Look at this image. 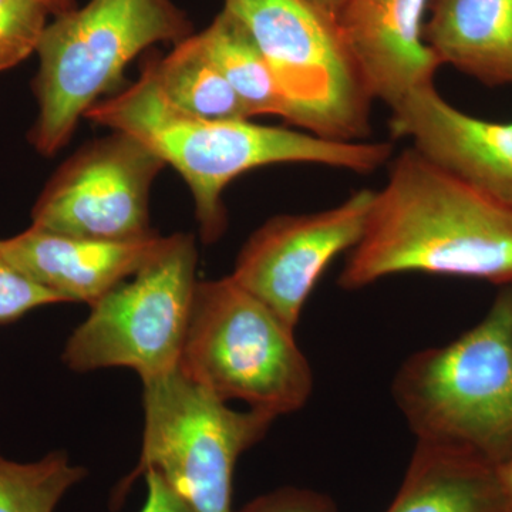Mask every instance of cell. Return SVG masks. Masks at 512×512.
Here are the masks:
<instances>
[{
    "mask_svg": "<svg viewBox=\"0 0 512 512\" xmlns=\"http://www.w3.org/2000/svg\"><path fill=\"white\" fill-rule=\"evenodd\" d=\"M164 167L137 138L111 131L60 165L33 207L32 225L99 241L150 237L151 188Z\"/></svg>",
    "mask_w": 512,
    "mask_h": 512,
    "instance_id": "9c48e42d",
    "label": "cell"
},
{
    "mask_svg": "<svg viewBox=\"0 0 512 512\" xmlns=\"http://www.w3.org/2000/svg\"><path fill=\"white\" fill-rule=\"evenodd\" d=\"M200 37L205 52L217 64L249 116H278L289 120V106L275 74L245 26L222 9Z\"/></svg>",
    "mask_w": 512,
    "mask_h": 512,
    "instance_id": "e0dca14e",
    "label": "cell"
},
{
    "mask_svg": "<svg viewBox=\"0 0 512 512\" xmlns=\"http://www.w3.org/2000/svg\"><path fill=\"white\" fill-rule=\"evenodd\" d=\"M140 460L117 487L120 503L147 470H157L194 512H235L232 483L239 457L264 439L276 417L237 412L180 369L144 380Z\"/></svg>",
    "mask_w": 512,
    "mask_h": 512,
    "instance_id": "8992f818",
    "label": "cell"
},
{
    "mask_svg": "<svg viewBox=\"0 0 512 512\" xmlns=\"http://www.w3.org/2000/svg\"><path fill=\"white\" fill-rule=\"evenodd\" d=\"M53 303L63 302L16 268L0 248V325L16 322L26 313Z\"/></svg>",
    "mask_w": 512,
    "mask_h": 512,
    "instance_id": "ffe728a7",
    "label": "cell"
},
{
    "mask_svg": "<svg viewBox=\"0 0 512 512\" xmlns=\"http://www.w3.org/2000/svg\"><path fill=\"white\" fill-rule=\"evenodd\" d=\"M306 2L312 5L316 10H319L326 18L332 19L333 22L338 23L340 15H342L349 0H306Z\"/></svg>",
    "mask_w": 512,
    "mask_h": 512,
    "instance_id": "603a6c76",
    "label": "cell"
},
{
    "mask_svg": "<svg viewBox=\"0 0 512 512\" xmlns=\"http://www.w3.org/2000/svg\"><path fill=\"white\" fill-rule=\"evenodd\" d=\"M275 74L293 126L315 136L360 141L373 97L339 25L306 0H224Z\"/></svg>",
    "mask_w": 512,
    "mask_h": 512,
    "instance_id": "52a82bcc",
    "label": "cell"
},
{
    "mask_svg": "<svg viewBox=\"0 0 512 512\" xmlns=\"http://www.w3.org/2000/svg\"><path fill=\"white\" fill-rule=\"evenodd\" d=\"M197 264L194 235L163 237L136 274L94 303L89 318L67 339L64 365L79 373L128 367L143 382L177 369Z\"/></svg>",
    "mask_w": 512,
    "mask_h": 512,
    "instance_id": "ba28073f",
    "label": "cell"
},
{
    "mask_svg": "<svg viewBox=\"0 0 512 512\" xmlns=\"http://www.w3.org/2000/svg\"><path fill=\"white\" fill-rule=\"evenodd\" d=\"M497 476L507 501L508 512H512V454L503 463L498 464Z\"/></svg>",
    "mask_w": 512,
    "mask_h": 512,
    "instance_id": "cb8c5ba5",
    "label": "cell"
},
{
    "mask_svg": "<svg viewBox=\"0 0 512 512\" xmlns=\"http://www.w3.org/2000/svg\"><path fill=\"white\" fill-rule=\"evenodd\" d=\"M191 35V20L173 0H90L56 16L36 52L33 147L47 157L59 153L87 111L120 86L131 60Z\"/></svg>",
    "mask_w": 512,
    "mask_h": 512,
    "instance_id": "277c9868",
    "label": "cell"
},
{
    "mask_svg": "<svg viewBox=\"0 0 512 512\" xmlns=\"http://www.w3.org/2000/svg\"><path fill=\"white\" fill-rule=\"evenodd\" d=\"M431 0H349L340 35L373 100L393 109L414 90L434 84L439 57L424 42Z\"/></svg>",
    "mask_w": 512,
    "mask_h": 512,
    "instance_id": "7c38bea8",
    "label": "cell"
},
{
    "mask_svg": "<svg viewBox=\"0 0 512 512\" xmlns=\"http://www.w3.org/2000/svg\"><path fill=\"white\" fill-rule=\"evenodd\" d=\"M373 197L366 188L329 210L272 217L239 251L232 278L296 329L330 262L362 238Z\"/></svg>",
    "mask_w": 512,
    "mask_h": 512,
    "instance_id": "30bf717a",
    "label": "cell"
},
{
    "mask_svg": "<svg viewBox=\"0 0 512 512\" xmlns=\"http://www.w3.org/2000/svg\"><path fill=\"white\" fill-rule=\"evenodd\" d=\"M49 15L42 0H0V72L37 52Z\"/></svg>",
    "mask_w": 512,
    "mask_h": 512,
    "instance_id": "d6986e66",
    "label": "cell"
},
{
    "mask_svg": "<svg viewBox=\"0 0 512 512\" xmlns=\"http://www.w3.org/2000/svg\"><path fill=\"white\" fill-rule=\"evenodd\" d=\"M143 477L147 483V498L140 512H194L160 471L147 470Z\"/></svg>",
    "mask_w": 512,
    "mask_h": 512,
    "instance_id": "7402d4cb",
    "label": "cell"
},
{
    "mask_svg": "<svg viewBox=\"0 0 512 512\" xmlns=\"http://www.w3.org/2000/svg\"><path fill=\"white\" fill-rule=\"evenodd\" d=\"M84 119L137 138L184 178L207 244L218 241L227 229L222 194L239 175L289 163L367 174L386 164L393 153L392 144L384 141L328 140L251 120L201 119L164 96L146 63L136 83L94 104Z\"/></svg>",
    "mask_w": 512,
    "mask_h": 512,
    "instance_id": "7a4b0ae2",
    "label": "cell"
},
{
    "mask_svg": "<svg viewBox=\"0 0 512 512\" xmlns=\"http://www.w3.org/2000/svg\"><path fill=\"white\" fill-rule=\"evenodd\" d=\"M86 476V468L73 464L64 451L30 463L0 454V512H55L64 495Z\"/></svg>",
    "mask_w": 512,
    "mask_h": 512,
    "instance_id": "ac0fdd59",
    "label": "cell"
},
{
    "mask_svg": "<svg viewBox=\"0 0 512 512\" xmlns=\"http://www.w3.org/2000/svg\"><path fill=\"white\" fill-rule=\"evenodd\" d=\"M392 113L394 136L410 138L424 157L512 211V121L470 116L434 84L414 90Z\"/></svg>",
    "mask_w": 512,
    "mask_h": 512,
    "instance_id": "8fae6325",
    "label": "cell"
},
{
    "mask_svg": "<svg viewBox=\"0 0 512 512\" xmlns=\"http://www.w3.org/2000/svg\"><path fill=\"white\" fill-rule=\"evenodd\" d=\"M295 330L231 275L198 281L178 369L222 402L278 419L301 410L313 390Z\"/></svg>",
    "mask_w": 512,
    "mask_h": 512,
    "instance_id": "5b68a950",
    "label": "cell"
},
{
    "mask_svg": "<svg viewBox=\"0 0 512 512\" xmlns=\"http://www.w3.org/2000/svg\"><path fill=\"white\" fill-rule=\"evenodd\" d=\"M161 241L157 232L116 242L69 237L30 225L15 237L0 239V248L16 268L60 301L93 306L136 274Z\"/></svg>",
    "mask_w": 512,
    "mask_h": 512,
    "instance_id": "4fadbf2b",
    "label": "cell"
},
{
    "mask_svg": "<svg viewBox=\"0 0 512 512\" xmlns=\"http://www.w3.org/2000/svg\"><path fill=\"white\" fill-rule=\"evenodd\" d=\"M424 42L487 86L512 84V0H434Z\"/></svg>",
    "mask_w": 512,
    "mask_h": 512,
    "instance_id": "5bb4252c",
    "label": "cell"
},
{
    "mask_svg": "<svg viewBox=\"0 0 512 512\" xmlns=\"http://www.w3.org/2000/svg\"><path fill=\"white\" fill-rule=\"evenodd\" d=\"M394 402L417 441L464 448L494 466L512 454V285L483 319L439 348L407 357Z\"/></svg>",
    "mask_w": 512,
    "mask_h": 512,
    "instance_id": "3957f363",
    "label": "cell"
},
{
    "mask_svg": "<svg viewBox=\"0 0 512 512\" xmlns=\"http://www.w3.org/2000/svg\"><path fill=\"white\" fill-rule=\"evenodd\" d=\"M238 512H338V508L319 491L284 487L255 498Z\"/></svg>",
    "mask_w": 512,
    "mask_h": 512,
    "instance_id": "44dd1931",
    "label": "cell"
},
{
    "mask_svg": "<svg viewBox=\"0 0 512 512\" xmlns=\"http://www.w3.org/2000/svg\"><path fill=\"white\" fill-rule=\"evenodd\" d=\"M45 3L46 8L49 9L50 15L60 16L64 13L70 12L74 8H77L74 0H42Z\"/></svg>",
    "mask_w": 512,
    "mask_h": 512,
    "instance_id": "d4e9b609",
    "label": "cell"
},
{
    "mask_svg": "<svg viewBox=\"0 0 512 512\" xmlns=\"http://www.w3.org/2000/svg\"><path fill=\"white\" fill-rule=\"evenodd\" d=\"M146 64L164 96L185 113L208 120H251L197 33L175 43L167 56Z\"/></svg>",
    "mask_w": 512,
    "mask_h": 512,
    "instance_id": "2e32d148",
    "label": "cell"
},
{
    "mask_svg": "<svg viewBox=\"0 0 512 512\" xmlns=\"http://www.w3.org/2000/svg\"><path fill=\"white\" fill-rule=\"evenodd\" d=\"M400 274L512 285V211L416 148L404 150L375 191L338 282L357 291Z\"/></svg>",
    "mask_w": 512,
    "mask_h": 512,
    "instance_id": "6da1fadb",
    "label": "cell"
},
{
    "mask_svg": "<svg viewBox=\"0 0 512 512\" xmlns=\"http://www.w3.org/2000/svg\"><path fill=\"white\" fill-rule=\"evenodd\" d=\"M386 512H508L497 467L471 451L417 441Z\"/></svg>",
    "mask_w": 512,
    "mask_h": 512,
    "instance_id": "9a60e30c",
    "label": "cell"
}]
</instances>
